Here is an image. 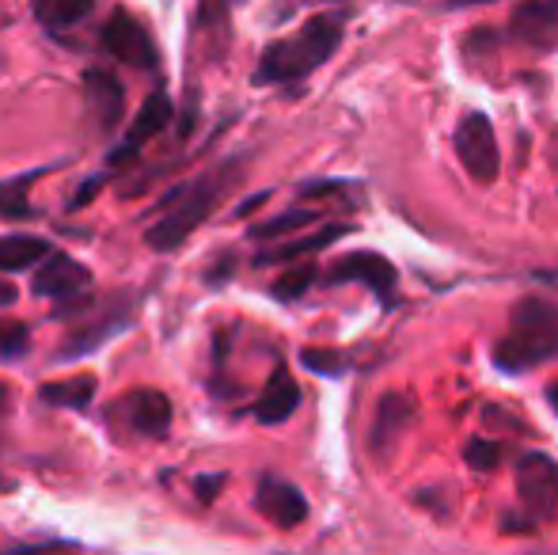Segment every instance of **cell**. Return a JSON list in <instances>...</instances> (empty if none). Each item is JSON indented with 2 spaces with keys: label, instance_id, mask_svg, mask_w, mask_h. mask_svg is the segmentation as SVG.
<instances>
[{
  "label": "cell",
  "instance_id": "obj_1",
  "mask_svg": "<svg viewBox=\"0 0 558 555\" xmlns=\"http://www.w3.org/2000/svg\"><path fill=\"white\" fill-rule=\"evenodd\" d=\"M338 46H342V15H316L296 35L266 46L255 69V84L301 81V76L316 73L324 61H331Z\"/></svg>",
  "mask_w": 558,
  "mask_h": 555
},
{
  "label": "cell",
  "instance_id": "obj_2",
  "mask_svg": "<svg viewBox=\"0 0 558 555\" xmlns=\"http://www.w3.org/2000/svg\"><path fill=\"white\" fill-rule=\"evenodd\" d=\"M232 176H235V164H225V168L198 176L194 183L175 186V191L168 194V202L160 206V209H168V214H163L153 229H145V244L153 248V252H175V248H183L186 240H191V232L198 229L217 209V202L225 198Z\"/></svg>",
  "mask_w": 558,
  "mask_h": 555
},
{
  "label": "cell",
  "instance_id": "obj_3",
  "mask_svg": "<svg viewBox=\"0 0 558 555\" xmlns=\"http://www.w3.org/2000/svg\"><path fill=\"white\" fill-rule=\"evenodd\" d=\"M558 358V304L544 297H524L509 316V335L494 350L501 373H524Z\"/></svg>",
  "mask_w": 558,
  "mask_h": 555
},
{
  "label": "cell",
  "instance_id": "obj_4",
  "mask_svg": "<svg viewBox=\"0 0 558 555\" xmlns=\"http://www.w3.org/2000/svg\"><path fill=\"white\" fill-rule=\"evenodd\" d=\"M456 156H460L463 171H468L478 186L498 179V171H501L498 137H494V126L483 111H468L460 119V126H456Z\"/></svg>",
  "mask_w": 558,
  "mask_h": 555
},
{
  "label": "cell",
  "instance_id": "obj_5",
  "mask_svg": "<svg viewBox=\"0 0 558 555\" xmlns=\"http://www.w3.org/2000/svg\"><path fill=\"white\" fill-rule=\"evenodd\" d=\"M517 498L536 521L558 514V460L547 453H524L517 460Z\"/></svg>",
  "mask_w": 558,
  "mask_h": 555
},
{
  "label": "cell",
  "instance_id": "obj_6",
  "mask_svg": "<svg viewBox=\"0 0 558 555\" xmlns=\"http://www.w3.org/2000/svg\"><path fill=\"white\" fill-rule=\"evenodd\" d=\"M104 50L111 53L118 65L141 69V73H153L160 69V50H156V38L148 35L145 23H137L130 12L114 8V15L104 23Z\"/></svg>",
  "mask_w": 558,
  "mask_h": 555
},
{
  "label": "cell",
  "instance_id": "obj_7",
  "mask_svg": "<svg viewBox=\"0 0 558 555\" xmlns=\"http://www.w3.org/2000/svg\"><path fill=\"white\" fill-rule=\"evenodd\" d=\"M88 286H92V270L65 252H50L43 260V267L35 270V278H31V293L53 297V301H73V297H84L88 293Z\"/></svg>",
  "mask_w": 558,
  "mask_h": 555
},
{
  "label": "cell",
  "instance_id": "obj_8",
  "mask_svg": "<svg viewBox=\"0 0 558 555\" xmlns=\"http://www.w3.org/2000/svg\"><path fill=\"white\" fill-rule=\"evenodd\" d=\"M509 31L536 53L558 50V0H524L509 15Z\"/></svg>",
  "mask_w": 558,
  "mask_h": 555
},
{
  "label": "cell",
  "instance_id": "obj_9",
  "mask_svg": "<svg viewBox=\"0 0 558 555\" xmlns=\"http://www.w3.org/2000/svg\"><path fill=\"white\" fill-rule=\"evenodd\" d=\"M168 122H171V99L163 96V88H156L153 96L145 99V107L137 111V119H133L130 134L122 137V145L111 148V156H107V160H111V168H114V164L133 160L145 141H153L156 134H163V130H168Z\"/></svg>",
  "mask_w": 558,
  "mask_h": 555
},
{
  "label": "cell",
  "instance_id": "obj_10",
  "mask_svg": "<svg viewBox=\"0 0 558 555\" xmlns=\"http://www.w3.org/2000/svg\"><path fill=\"white\" fill-rule=\"evenodd\" d=\"M411 422H414V403L411 400H403L399 393L380 396L376 415H373V430H368V449H373L380 460H391L399 437H403V430L411 426Z\"/></svg>",
  "mask_w": 558,
  "mask_h": 555
},
{
  "label": "cell",
  "instance_id": "obj_11",
  "mask_svg": "<svg viewBox=\"0 0 558 555\" xmlns=\"http://www.w3.org/2000/svg\"><path fill=\"white\" fill-rule=\"evenodd\" d=\"M130 324H133V301H125L122 309H114L111 304V309L99 316V324H84V327H76V331L65 335V347L58 350V362H73V358L92 354V350H99L111 335L125 331Z\"/></svg>",
  "mask_w": 558,
  "mask_h": 555
},
{
  "label": "cell",
  "instance_id": "obj_12",
  "mask_svg": "<svg viewBox=\"0 0 558 555\" xmlns=\"http://www.w3.org/2000/svg\"><path fill=\"white\" fill-rule=\"evenodd\" d=\"M255 503L278 529H296L304 518H308V498L301 495V487L278 480V475H266V480L258 483Z\"/></svg>",
  "mask_w": 558,
  "mask_h": 555
},
{
  "label": "cell",
  "instance_id": "obj_13",
  "mask_svg": "<svg viewBox=\"0 0 558 555\" xmlns=\"http://www.w3.org/2000/svg\"><path fill=\"white\" fill-rule=\"evenodd\" d=\"M327 278L331 281H361V286H368L373 293L388 297L391 286H396V267L376 252H353V255H345V260H338L335 267L327 270Z\"/></svg>",
  "mask_w": 558,
  "mask_h": 555
},
{
  "label": "cell",
  "instance_id": "obj_14",
  "mask_svg": "<svg viewBox=\"0 0 558 555\" xmlns=\"http://www.w3.org/2000/svg\"><path fill=\"white\" fill-rule=\"evenodd\" d=\"M84 96H88L92 111H96V119L104 130H114L118 122H122L125 92H122V81H118L111 69H88V73H84Z\"/></svg>",
  "mask_w": 558,
  "mask_h": 555
},
{
  "label": "cell",
  "instance_id": "obj_15",
  "mask_svg": "<svg viewBox=\"0 0 558 555\" xmlns=\"http://www.w3.org/2000/svg\"><path fill=\"white\" fill-rule=\"evenodd\" d=\"M296 403H301V388L289 377L286 365H278L270 385H266V393L258 396V403H255V419L263 422V426H281V422L293 419Z\"/></svg>",
  "mask_w": 558,
  "mask_h": 555
},
{
  "label": "cell",
  "instance_id": "obj_16",
  "mask_svg": "<svg viewBox=\"0 0 558 555\" xmlns=\"http://www.w3.org/2000/svg\"><path fill=\"white\" fill-rule=\"evenodd\" d=\"M125 411H130V422L137 434H148V437H163L171 426V403L163 393H156V388H145V393H133L130 403H125Z\"/></svg>",
  "mask_w": 558,
  "mask_h": 555
},
{
  "label": "cell",
  "instance_id": "obj_17",
  "mask_svg": "<svg viewBox=\"0 0 558 555\" xmlns=\"http://www.w3.org/2000/svg\"><path fill=\"white\" fill-rule=\"evenodd\" d=\"M99 393L96 373H76L69 381H53V385L38 388V400L50 403V408H69V411H88L92 400Z\"/></svg>",
  "mask_w": 558,
  "mask_h": 555
},
{
  "label": "cell",
  "instance_id": "obj_18",
  "mask_svg": "<svg viewBox=\"0 0 558 555\" xmlns=\"http://www.w3.org/2000/svg\"><path fill=\"white\" fill-rule=\"evenodd\" d=\"M345 232H350V225H327V229L312 232V237H304V240H293V244H281V248H274V252L255 255V267H270V263L308 260V255H316V252H324V248H331L338 237H345Z\"/></svg>",
  "mask_w": 558,
  "mask_h": 555
},
{
  "label": "cell",
  "instance_id": "obj_19",
  "mask_svg": "<svg viewBox=\"0 0 558 555\" xmlns=\"http://www.w3.org/2000/svg\"><path fill=\"white\" fill-rule=\"evenodd\" d=\"M50 252H53L50 240L43 237H0V275L38 267Z\"/></svg>",
  "mask_w": 558,
  "mask_h": 555
},
{
  "label": "cell",
  "instance_id": "obj_20",
  "mask_svg": "<svg viewBox=\"0 0 558 555\" xmlns=\"http://www.w3.org/2000/svg\"><path fill=\"white\" fill-rule=\"evenodd\" d=\"M96 8V0H31V15L46 31H69L84 23Z\"/></svg>",
  "mask_w": 558,
  "mask_h": 555
},
{
  "label": "cell",
  "instance_id": "obj_21",
  "mask_svg": "<svg viewBox=\"0 0 558 555\" xmlns=\"http://www.w3.org/2000/svg\"><path fill=\"white\" fill-rule=\"evenodd\" d=\"M46 171L50 168H35V171H27V176H15V179H8V183H0V217H8V221H27V217H35L27 186L35 183V179H43Z\"/></svg>",
  "mask_w": 558,
  "mask_h": 555
},
{
  "label": "cell",
  "instance_id": "obj_22",
  "mask_svg": "<svg viewBox=\"0 0 558 555\" xmlns=\"http://www.w3.org/2000/svg\"><path fill=\"white\" fill-rule=\"evenodd\" d=\"M319 221V209H289V214H278L270 221H258L251 225L247 237L251 240H278L281 232H293V229H304V225Z\"/></svg>",
  "mask_w": 558,
  "mask_h": 555
},
{
  "label": "cell",
  "instance_id": "obj_23",
  "mask_svg": "<svg viewBox=\"0 0 558 555\" xmlns=\"http://www.w3.org/2000/svg\"><path fill=\"white\" fill-rule=\"evenodd\" d=\"M501 457H506V449L498 442H490V437H471L463 445V464H471L475 472H494L501 464Z\"/></svg>",
  "mask_w": 558,
  "mask_h": 555
},
{
  "label": "cell",
  "instance_id": "obj_24",
  "mask_svg": "<svg viewBox=\"0 0 558 555\" xmlns=\"http://www.w3.org/2000/svg\"><path fill=\"white\" fill-rule=\"evenodd\" d=\"M312 281H316V263H301V267L286 270V275L274 281V297H278V301H296Z\"/></svg>",
  "mask_w": 558,
  "mask_h": 555
},
{
  "label": "cell",
  "instance_id": "obj_25",
  "mask_svg": "<svg viewBox=\"0 0 558 555\" xmlns=\"http://www.w3.org/2000/svg\"><path fill=\"white\" fill-rule=\"evenodd\" d=\"M31 331L23 324H0V362H15V358H23L27 354V347H31Z\"/></svg>",
  "mask_w": 558,
  "mask_h": 555
},
{
  "label": "cell",
  "instance_id": "obj_26",
  "mask_svg": "<svg viewBox=\"0 0 558 555\" xmlns=\"http://www.w3.org/2000/svg\"><path fill=\"white\" fill-rule=\"evenodd\" d=\"M301 365H304V370H312V373H319V377H342L345 358L335 354V350H304Z\"/></svg>",
  "mask_w": 558,
  "mask_h": 555
},
{
  "label": "cell",
  "instance_id": "obj_27",
  "mask_svg": "<svg viewBox=\"0 0 558 555\" xmlns=\"http://www.w3.org/2000/svg\"><path fill=\"white\" fill-rule=\"evenodd\" d=\"M225 480H228L225 472H217V475H198V480H194V491H198V498H202V503H214V498H217V491L225 487Z\"/></svg>",
  "mask_w": 558,
  "mask_h": 555
},
{
  "label": "cell",
  "instance_id": "obj_28",
  "mask_svg": "<svg viewBox=\"0 0 558 555\" xmlns=\"http://www.w3.org/2000/svg\"><path fill=\"white\" fill-rule=\"evenodd\" d=\"M266 198H270V191H263V194H255V198L240 202V209H235V214H240V217H247V214H251V209H258V206H263V202H266Z\"/></svg>",
  "mask_w": 558,
  "mask_h": 555
},
{
  "label": "cell",
  "instance_id": "obj_29",
  "mask_svg": "<svg viewBox=\"0 0 558 555\" xmlns=\"http://www.w3.org/2000/svg\"><path fill=\"white\" fill-rule=\"evenodd\" d=\"M15 286H8V281H0V309H8V304H15Z\"/></svg>",
  "mask_w": 558,
  "mask_h": 555
},
{
  "label": "cell",
  "instance_id": "obj_30",
  "mask_svg": "<svg viewBox=\"0 0 558 555\" xmlns=\"http://www.w3.org/2000/svg\"><path fill=\"white\" fill-rule=\"evenodd\" d=\"M478 4H494V0H448V8H478Z\"/></svg>",
  "mask_w": 558,
  "mask_h": 555
},
{
  "label": "cell",
  "instance_id": "obj_31",
  "mask_svg": "<svg viewBox=\"0 0 558 555\" xmlns=\"http://www.w3.org/2000/svg\"><path fill=\"white\" fill-rule=\"evenodd\" d=\"M547 403H551L555 415H558V381H555V385H547Z\"/></svg>",
  "mask_w": 558,
  "mask_h": 555
},
{
  "label": "cell",
  "instance_id": "obj_32",
  "mask_svg": "<svg viewBox=\"0 0 558 555\" xmlns=\"http://www.w3.org/2000/svg\"><path fill=\"white\" fill-rule=\"evenodd\" d=\"M551 164H555V168H558V141H555V145H551Z\"/></svg>",
  "mask_w": 558,
  "mask_h": 555
},
{
  "label": "cell",
  "instance_id": "obj_33",
  "mask_svg": "<svg viewBox=\"0 0 558 555\" xmlns=\"http://www.w3.org/2000/svg\"><path fill=\"white\" fill-rule=\"evenodd\" d=\"M544 278H555V281H558V275H544Z\"/></svg>",
  "mask_w": 558,
  "mask_h": 555
}]
</instances>
